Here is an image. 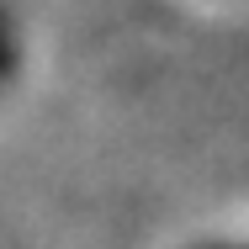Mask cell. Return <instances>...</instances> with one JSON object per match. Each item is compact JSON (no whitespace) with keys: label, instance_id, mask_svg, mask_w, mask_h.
Returning <instances> with one entry per match:
<instances>
[{"label":"cell","instance_id":"cell-1","mask_svg":"<svg viewBox=\"0 0 249 249\" xmlns=\"http://www.w3.org/2000/svg\"><path fill=\"white\" fill-rule=\"evenodd\" d=\"M16 69V32H11V16H5V5H0V80Z\"/></svg>","mask_w":249,"mask_h":249},{"label":"cell","instance_id":"cell-2","mask_svg":"<svg viewBox=\"0 0 249 249\" xmlns=\"http://www.w3.org/2000/svg\"><path fill=\"white\" fill-rule=\"evenodd\" d=\"M196 249H249V244H196Z\"/></svg>","mask_w":249,"mask_h":249}]
</instances>
